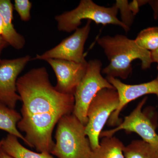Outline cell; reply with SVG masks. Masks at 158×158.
<instances>
[{"instance_id":"cell-13","label":"cell","mask_w":158,"mask_h":158,"mask_svg":"<svg viewBox=\"0 0 158 158\" xmlns=\"http://www.w3.org/2000/svg\"><path fill=\"white\" fill-rule=\"evenodd\" d=\"M2 140L1 148L13 158H56L48 153H37L30 150L23 146L17 137L12 135L9 134Z\"/></svg>"},{"instance_id":"cell-24","label":"cell","mask_w":158,"mask_h":158,"mask_svg":"<svg viewBox=\"0 0 158 158\" xmlns=\"http://www.w3.org/2000/svg\"><path fill=\"white\" fill-rule=\"evenodd\" d=\"M3 30V21L2 15L0 14V36H2Z\"/></svg>"},{"instance_id":"cell-8","label":"cell","mask_w":158,"mask_h":158,"mask_svg":"<svg viewBox=\"0 0 158 158\" xmlns=\"http://www.w3.org/2000/svg\"><path fill=\"white\" fill-rule=\"evenodd\" d=\"M91 21L88 20L84 27L78 28L73 34L56 46L42 55H37L33 59L45 61L48 59H59L77 63H87L84 56V48L90 33Z\"/></svg>"},{"instance_id":"cell-4","label":"cell","mask_w":158,"mask_h":158,"mask_svg":"<svg viewBox=\"0 0 158 158\" xmlns=\"http://www.w3.org/2000/svg\"><path fill=\"white\" fill-rule=\"evenodd\" d=\"M118 11L116 4L112 7H106L91 0H81L76 8L56 15L55 19L58 23V30L69 33L76 31L84 19L93 21L97 24L118 26L127 33L130 28L117 18Z\"/></svg>"},{"instance_id":"cell-23","label":"cell","mask_w":158,"mask_h":158,"mask_svg":"<svg viewBox=\"0 0 158 158\" xmlns=\"http://www.w3.org/2000/svg\"><path fill=\"white\" fill-rule=\"evenodd\" d=\"M0 158H13L5 152L2 148L0 149Z\"/></svg>"},{"instance_id":"cell-25","label":"cell","mask_w":158,"mask_h":158,"mask_svg":"<svg viewBox=\"0 0 158 158\" xmlns=\"http://www.w3.org/2000/svg\"><path fill=\"white\" fill-rule=\"evenodd\" d=\"M2 140H1L0 141V149L1 148V147H2Z\"/></svg>"},{"instance_id":"cell-10","label":"cell","mask_w":158,"mask_h":158,"mask_svg":"<svg viewBox=\"0 0 158 158\" xmlns=\"http://www.w3.org/2000/svg\"><path fill=\"white\" fill-rule=\"evenodd\" d=\"M106 79L117 91L119 98L118 107L112 113L107 122L110 126H117L121 123L119 114L130 102L146 94H155L158 98V80L156 79L147 83L134 85L124 84L120 80L112 77L107 76Z\"/></svg>"},{"instance_id":"cell-15","label":"cell","mask_w":158,"mask_h":158,"mask_svg":"<svg viewBox=\"0 0 158 158\" xmlns=\"http://www.w3.org/2000/svg\"><path fill=\"white\" fill-rule=\"evenodd\" d=\"M21 118V115L15 109L0 103V130L20 138L27 144L25 137L17 128L18 123Z\"/></svg>"},{"instance_id":"cell-1","label":"cell","mask_w":158,"mask_h":158,"mask_svg":"<svg viewBox=\"0 0 158 158\" xmlns=\"http://www.w3.org/2000/svg\"><path fill=\"white\" fill-rule=\"evenodd\" d=\"M16 87L23 102L18 129L25 133L27 145L51 154L55 144L53 131L60 118L73 112V94L58 91L44 67L33 69L20 77Z\"/></svg>"},{"instance_id":"cell-20","label":"cell","mask_w":158,"mask_h":158,"mask_svg":"<svg viewBox=\"0 0 158 158\" xmlns=\"http://www.w3.org/2000/svg\"><path fill=\"white\" fill-rule=\"evenodd\" d=\"M148 3L153 11V16L155 19H158V0L148 1Z\"/></svg>"},{"instance_id":"cell-21","label":"cell","mask_w":158,"mask_h":158,"mask_svg":"<svg viewBox=\"0 0 158 158\" xmlns=\"http://www.w3.org/2000/svg\"><path fill=\"white\" fill-rule=\"evenodd\" d=\"M9 44L4 39L2 36H0V56L2 53V51L4 48L7 47Z\"/></svg>"},{"instance_id":"cell-7","label":"cell","mask_w":158,"mask_h":158,"mask_svg":"<svg viewBox=\"0 0 158 158\" xmlns=\"http://www.w3.org/2000/svg\"><path fill=\"white\" fill-rule=\"evenodd\" d=\"M147 99V97L143 98L132 112L125 117L122 122L113 129L102 131L100 137H112L118 131L124 130L127 133H135L143 141L158 146V135L156 131L158 125L155 119V112L148 109L142 111Z\"/></svg>"},{"instance_id":"cell-14","label":"cell","mask_w":158,"mask_h":158,"mask_svg":"<svg viewBox=\"0 0 158 158\" xmlns=\"http://www.w3.org/2000/svg\"><path fill=\"white\" fill-rule=\"evenodd\" d=\"M125 145L115 137L103 138L99 146L92 151L90 158H125Z\"/></svg>"},{"instance_id":"cell-3","label":"cell","mask_w":158,"mask_h":158,"mask_svg":"<svg viewBox=\"0 0 158 158\" xmlns=\"http://www.w3.org/2000/svg\"><path fill=\"white\" fill-rule=\"evenodd\" d=\"M55 138L56 143L51 154L57 158H90L92 150L85 126L73 114L60 118Z\"/></svg>"},{"instance_id":"cell-2","label":"cell","mask_w":158,"mask_h":158,"mask_svg":"<svg viewBox=\"0 0 158 158\" xmlns=\"http://www.w3.org/2000/svg\"><path fill=\"white\" fill-rule=\"evenodd\" d=\"M97 42L110 61L102 70V73L107 76L126 80L132 72L131 63L134 60H141L143 69L150 68L152 63L151 52L141 48L135 40L125 35L103 36L98 38Z\"/></svg>"},{"instance_id":"cell-9","label":"cell","mask_w":158,"mask_h":158,"mask_svg":"<svg viewBox=\"0 0 158 158\" xmlns=\"http://www.w3.org/2000/svg\"><path fill=\"white\" fill-rule=\"evenodd\" d=\"M31 59L29 55L12 59H0V103L15 109L21 98L16 82L20 73Z\"/></svg>"},{"instance_id":"cell-18","label":"cell","mask_w":158,"mask_h":158,"mask_svg":"<svg viewBox=\"0 0 158 158\" xmlns=\"http://www.w3.org/2000/svg\"><path fill=\"white\" fill-rule=\"evenodd\" d=\"M115 4L121 13L122 22L130 28L134 21V17L136 15L132 7L128 1L117 0Z\"/></svg>"},{"instance_id":"cell-17","label":"cell","mask_w":158,"mask_h":158,"mask_svg":"<svg viewBox=\"0 0 158 158\" xmlns=\"http://www.w3.org/2000/svg\"><path fill=\"white\" fill-rule=\"evenodd\" d=\"M135 41L141 48L152 52L158 48V27H150L141 31Z\"/></svg>"},{"instance_id":"cell-16","label":"cell","mask_w":158,"mask_h":158,"mask_svg":"<svg viewBox=\"0 0 158 158\" xmlns=\"http://www.w3.org/2000/svg\"><path fill=\"white\" fill-rule=\"evenodd\" d=\"M125 158H158V146L142 140L132 141L123 150Z\"/></svg>"},{"instance_id":"cell-22","label":"cell","mask_w":158,"mask_h":158,"mask_svg":"<svg viewBox=\"0 0 158 158\" xmlns=\"http://www.w3.org/2000/svg\"><path fill=\"white\" fill-rule=\"evenodd\" d=\"M151 58L152 62L158 63V48L151 52Z\"/></svg>"},{"instance_id":"cell-19","label":"cell","mask_w":158,"mask_h":158,"mask_svg":"<svg viewBox=\"0 0 158 158\" xmlns=\"http://www.w3.org/2000/svg\"><path fill=\"white\" fill-rule=\"evenodd\" d=\"M14 2L15 9L19 15L21 19L25 22L30 20L32 3L29 0H15Z\"/></svg>"},{"instance_id":"cell-12","label":"cell","mask_w":158,"mask_h":158,"mask_svg":"<svg viewBox=\"0 0 158 158\" xmlns=\"http://www.w3.org/2000/svg\"><path fill=\"white\" fill-rule=\"evenodd\" d=\"M13 6L11 1L0 0V14L3 21V34L4 39L14 48L20 50L25 44L24 37L19 34L12 24Z\"/></svg>"},{"instance_id":"cell-11","label":"cell","mask_w":158,"mask_h":158,"mask_svg":"<svg viewBox=\"0 0 158 158\" xmlns=\"http://www.w3.org/2000/svg\"><path fill=\"white\" fill-rule=\"evenodd\" d=\"M53 69L57 83L55 88L60 93L73 94L77 86L85 76L87 63L77 62L59 59L45 60Z\"/></svg>"},{"instance_id":"cell-5","label":"cell","mask_w":158,"mask_h":158,"mask_svg":"<svg viewBox=\"0 0 158 158\" xmlns=\"http://www.w3.org/2000/svg\"><path fill=\"white\" fill-rule=\"evenodd\" d=\"M102 65L101 61L98 59L88 62L85 76L73 94L75 102L73 114L85 126L88 121V107L94 97L102 89L115 88L102 76Z\"/></svg>"},{"instance_id":"cell-6","label":"cell","mask_w":158,"mask_h":158,"mask_svg":"<svg viewBox=\"0 0 158 158\" xmlns=\"http://www.w3.org/2000/svg\"><path fill=\"white\" fill-rule=\"evenodd\" d=\"M119 98L115 88H105L99 91L88 107V121L85 133L92 150L99 146L102 130L112 113L118 107Z\"/></svg>"},{"instance_id":"cell-26","label":"cell","mask_w":158,"mask_h":158,"mask_svg":"<svg viewBox=\"0 0 158 158\" xmlns=\"http://www.w3.org/2000/svg\"><path fill=\"white\" fill-rule=\"evenodd\" d=\"M157 70H158V75H157V76L156 78V79L157 80H158V63L157 67Z\"/></svg>"}]
</instances>
